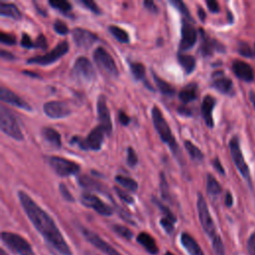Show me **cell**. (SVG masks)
I'll return each instance as SVG.
<instances>
[{
  "label": "cell",
  "instance_id": "22",
  "mask_svg": "<svg viewBox=\"0 0 255 255\" xmlns=\"http://www.w3.org/2000/svg\"><path fill=\"white\" fill-rule=\"evenodd\" d=\"M180 243L183 248L187 251L189 255H204L200 246L195 241V239L186 232L181 233L180 235Z\"/></svg>",
  "mask_w": 255,
  "mask_h": 255
},
{
  "label": "cell",
  "instance_id": "18",
  "mask_svg": "<svg viewBox=\"0 0 255 255\" xmlns=\"http://www.w3.org/2000/svg\"><path fill=\"white\" fill-rule=\"evenodd\" d=\"M211 85L222 94H231L233 90L232 81L227 78L222 71H215L211 76Z\"/></svg>",
  "mask_w": 255,
  "mask_h": 255
},
{
  "label": "cell",
  "instance_id": "14",
  "mask_svg": "<svg viewBox=\"0 0 255 255\" xmlns=\"http://www.w3.org/2000/svg\"><path fill=\"white\" fill-rule=\"evenodd\" d=\"M43 110L46 116L52 119H62L71 115V109L67 104L60 101H50L44 104Z\"/></svg>",
  "mask_w": 255,
  "mask_h": 255
},
{
  "label": "cell",
  "instance_id": "56",
  "mask_svg": "<svg viewBox=\"0 0 255 255\" xmlns=\"http://www.w3.org/2000/svg\"><path fill=\"white\" fill-rule=\"evenodd\" d=\"M0 56H1L2 59H6V60H13L15 58L12 53H10L8 51H5L4 49H2L0 51Z\"/></svg>",
  "mask_w": 255,
  "mask_h": 255
},
{
  "label": "cell",
  "instance_id": "29",
  "mask_svg": "<svg viewBox=\"0 0 255 255\" xmlns=\"http://www.w3.org/2000/svg\"><path fill=\"white\" fill-rule=\"evenodd\" d=\"M177 60L178 63L180 64L181 68L184 70L186 74H190L194 68H195V59L191 55L183 54V53H178L177 54Z\"/></svg>",
  "mask_w": 255,
  "mask_h": 255
},
{
  "label": "cell",
  "instance_id": "58",
  "mask_svg": "<svg viewBox=\"0 0 255 255\" xmlns=\"http://www.w3.org/2000/svg\"><path fill=\"white\" fill-rule=\"evenodd\" d=\"M178 113L181 114V115H183V116H190V115H191L190 110H189V109H186V108H184V107L178 108Z\"/></svg>",
  "mask_w": 255,
  "mask_h": 255
},
{
  "label": "cell",
  "instance_id": "6",
  "mask_svg": "<svg viewBox=\"0 0 255 255\" xmlns=\"http://www.w3.org/2000/svg\"><path fill=\"white\" fill-rule=\"evenodd\" d=\"M72 76L80 83H90L95 79V69L86 57H78L72 68Z\"/></svg>",
  "mask_w": 255,
  "mask_h": 255
},
{
  "label": "cell",
  "instance_id": "5",
  "mask_svg": "<svg viewBox=\"0 0 255 255\" xmlns=\"http://www.w3.org/2000/svg\"><path fill=\"white\" fill-rule=\"evenodd\" d=\"M197 211L204 232L211 238V240L218 237L219 235L216 233V228L212 220V217L209 213L206 201L200 192L197 193Z\"/></svg>",
  "mask_w": 255,
  "mask_h": 255
},
{
  "label": "cell",
  "instance_id": "11",
  "mask_svg": "<svg viewBox=\"0 0 255 255\" xmlns=\"http://www.w3.org/2000/svg\"><path fill=\"white\" fill-rule=\"evenodd\" d=\"M69 50V44L67 41L60 42L52 51L45 55L36 56L33 58L28 59L29 64H38V65H49L60 59L62 56H64Z\"/></svg>",
  "mask_w": 255,
  "mask_h": 255
},
{
  "label": "cell",
  "instance_id": "52",
  "mask_svg": "<svg viewBox=\"0 0 255 255\" xmlns=\"http://www.w3.org/2000/svg\"><path fill=\"white\" fill-rule=\"evenodd\" d=\"M206 5H207L209 11H211L213 13H217L219 11V5L214 0H207L206 1Z\"/></svg>",
  "mask_w": 255,
  "mask_h": 255
},
{
  "label": "cell",
  "instance_id": "15",
  "mask_svg": "<svg viewBox=\"0 0 255 255\" xmlns=\"http://www.w3.org/2000/svg\"><path fill=\"white\" fill-rule=\"evenodd\" d=\"M197 39V32L194 26L186 19L182 21L181 26V37L179 42L180 50H188L190 49L196 42Z\"/></svg>",
  "mask_w": 255,
  "mask_h": 255
},
{
  "label": "cell",
  "instance_id": "24",
  "mask_svg": "<svg viewBox=\"0 0 255 255\" xmlns=\"http://www.w3.org/2000/svg\"><path fill=\"white\" fill-rule=\"evenodd\" d=\"M136 241L150 254H157L158 247L155 240L146 232H141L137 235Z\"/></svg>",
  "mask_w": 255,
  "mask_h": 255
},
{
  "label": "cell",
  "instance_id": "62",
  "mask_svg": "<svg viewBox=\"0 0 255 255\" xmlns=\"http://www.w3.org/2000/svg\"><path fill=\"white\" fill-rule=\"evenodd\" d=\"M0 255H8V254H6L3 249H1V250H0Z\"/></svg>",
  "mask_w": 255,
  "mask_h": 255
},
{
  "label": "cell",
  "instance_id": "34",
  "mask_svg": "<svg viewBox=\"0 0 255 255\" xmlns=\"http://www.w3.org/2000/svg\"><path fill=\"white\" fill-rule=\"evenodd\" d=\"M206 188H207V192L212 196H216V195L220 194L221 190H222L218 181L211 174H207Z\"/></svg>",
  "mask_w": 255,
  "mask_h": 255
},
{
  "label": "cell",
  "instance_id": "57",
  "mask_svg": "<svg viewBox=\"0 0 255 255\" xmlns=\"http://www.w3.org/2000/svg\"><path fill=\"white\" fill-rule=\"evenodd\" d=\"M232 204H233L232 195H231V193H230L229 191H227V192H226V195H225V205H226L227 207H230V206H232Z\"/></svg>",
  "mask_w": 255,
  "mask_h": 255
},
{
  "label": "cell",
  "instance_id": "35",
  "mask_svg": "<svg viewBox=\"0 0 255 255\" xmlns=\"http://www.w3.org/2000/svg\"><path fill=\"white\" fill-rule=\"evenodd\" d=\"M129 70L131 72L132 77L136 81H140L145 76V68L141 63L137 62H129Z\"/></svg>",
  "mask_w": 255,
  "mask_h": 255
},
{
  "label": "cell",
  "instance_id": "51",
  "mask_svg": "<svg viewBox=\"0 0 255 255\" xmlns=\"http://www.w3.org/2000/svg\"><path fill=\"white\" fill-rule=\"evenodd\" d=\"M160 189H161L162 196L164 198H168V186H167V183H166L163 173L160 174Z\"/></svg>",
  "mask_w": 255,
  "mask_h": 255
},
{
  "label": "cell",
  "instance_id": "36",
  "mask_svg": "<svg viewBox=\"0 0 255 255\" xmlns=\"http://www.w3.org/2000/svg\"><path fill=\"white\" fill-rule=\"evenodd\" d=\"M49 4L53 8H55L63 13H67L72 10V5L66 0H50Z\"/></svg>",
  "mask_w": 255,
  "mask_h": 255
},
{
  "label": "cell",
  "instance_id": "3",
  "mask_svg": "<svg viewBox=\"0 0 255 255\" xmlns=\"http://www.w3.org/2000/svg\"><path fill=\"white\" fill-rule=\"evenodd\" d=\"M0 128L4 133L14 139L22 140L24 138L15 116L3 105L0 106Z\"/></svg>",
  "mask_w": 255,
  "mask_h": 255
},
{
  "label": "cell",
  "instance_id": "55",
  "mask_svg": "<svg viewBox=\"0 0 255 255\" xmlns=\"http://www.w3.org/2000/svg\"><path fill=\"white\" fill-rule=\"evenodd\" d=\"M212 164H213L214 168H215L219 173H221V174H225L224 168H223V166H222V164H221L220 160H219L217 157H215V158L212 160Z\"/></svg>",
  "mask_w": 255,
  "mask_h": 255
},
{
  "label": "cell",
  "instance_id": "53",
  "mask_svg": "<svg viewBox=\"0 0 255 255\" xmlns=\"http://www.w3.org/2000/svg\"><path fill=\"white\" fill-rule=\"evenodd\" d=\"M119 122L123 126H128L129 123V117L124 111H120L119 112Z\"/></svg>",
  "mask_w": 255,
  "mask_h": 255
},
{
  "label": "cell",
  "instance_id": "42",
  "mask_svg": "<svg viewBox=\"0 0 255 255\" xmlns=\"http://www.w3.org/2000/svg\"><path fill=\"white\" fill-rule=\"evenodd\" d=\"M54 30L60 35H66L69 33V28L67 24L61 20H56L54 23Z\"/></svg>",
  "mask_w": 255,
  "mask_h": 255
},
{
  "label": "cell",
  "instance_id": "21",
  "mask_svg": "<svg viewBox=\"0 0 255 255\" xmlns=\"http://www.w3.org/2000/svg\"><path fill=\"white\" fill-rule=\"evenodd\" d=\"M214 106H215V99L210 95L205 96L201 105V114L205 121V124L209 128H212L214 126L213 117H212V110Z\"/></svg>",
  "mask_w": 255,
  "mask_h": 255
},
{
  "label": "cell",
  "instance_id": "30",
  "mask_svg": "<svg viewBox=\"0 0 255 255\" xmlns=\"http://www.w3.org/2000/svg\"><path fill=\"white\" fill-rule=\"evenodd\" d=\"M109 31L121 43H128L129 36L127 33V31L124 30L123 28L116 25H111L109 26Z\"/></svg>",
  "mask_w": 255,
  "mask_h": 255
},
{
  "label": "cell",
  "instance_id": "37",
  "mask_svg": "<svg viewBox=\"0 0 255 255\" xmlns=\"http://www.w3.org/2000/svg\"><path fill=\"white\" fill-rule=\"evenodd\" d=\"M113 230L121 237L127 239V240H130L133 237V233L131 232L130 229H128L126 226L120 225V224H115L113 225Z\"/></svg>",
  "mask_w": 255,
  "mask_h": 255
},
{
  "label": "cell",
  "instance_id": "33",
  "mask_svg": "<svg viewBox=\"0 0 255 255\" xmlns=\"http://www.w3.org/2000/svg\"><path fill=\"white\" fill-rule=\"evenodd\" d=\"M116 181L121 184L122 186H124L125 188L132 191V192H135L136 189H137V183L135 180H133L132 178L130 177H128V176H124V175H121V174H118L116 176Z\"/></svg>",
  "mask_w": 255,
  "mask_h": 255
},
{
  "label": "cell",
  "instance_id": "26",
  "mask_svg": "<svg viewBox=\"0 0 255 255\" xmlns=\"http://www.w3.org/2000/svg\"><path fill=\"white\" fill-rule=\"evenodd\" d=\"M42 135L44 139L49 142L54 147H60L61 146V135L60 133L54 129L53 128L46 127L42 129Z\"/></svg>",
  "mask_w": 255,
  "mask_h": 255
},
{
  "label": "cell",
  "instance_id": "32",
  "mask_svg": "<svg viewBox=\"0 0 255 255\" xmlns=\"http://www.w3.org/2000/svg\"><path fill=\"white\" fill-rule=\"evenodd\" d=\"M184 146H185V148H186V150H187L189 156H190L193 160H195V161H201V160L203 159L204 155H203L202 151H201L195 144H193L191 141L185 140Z\"/></svg>",
  "mask_w": 255,
  "mask_h": 255
},
{
  "label": "cell",
  "instance_id": "19",
  "mask_svg": "<svg viewBox=\"0 0 255 255\" xmlns=\"http://www.w3.org/2000/svg\"><path fill=\"white\" fill-rule=\"evenodd\" d=\"M0 99L2 102L10 104L12 106H15L17 108L26 110V111H32L31 106L25 102L23 99H21L19 96H17L15 93L10 91L9 89L5 87L0 88Z\"/></svg>",
  "mask_w": 255,
  "mask_h": 255
},
{
  "label": "cell",
  "instance_id": "7",
  "mask_svg": "<svg viewBox=\"0 0 255 255\" xmlns=\"http://www.w3.org/2000/svg\"><path fill=\"white\" fill-rule=\"evenodd\" d=\"M106 133L105 129L101 127L98 126L94 128L88 134L86 138H81L79 136H75L72 138L71 142H77L79 146L84 149H92V150H99L102 147V143L104 140V134Z\"/></svg>",
  "mask_w": 255,
  "mask_h": 255
},
{
  "label": "cell",
  "instance_id": "2",
  "mask_svg": "<svg viewBox=\"0 0 255 255\" xmlns=\"http://www.w3.org/2000/svg\"><path fill=\"white\" fill-rule=\"evenodd\" d=\"M151 118H152L153 126H154L156 131L158 132L161 140L169 146L173 155L177 156L179 154V146H178V144L171 132V129H170L166 120L164 119L161 111L156 106H153L151 109Z\"/></svg>",
  "mask_w": 255,
  "mask_h": 255
},
{
  "label": "cell",
  "instance_id": "50",
  "mask_svg": "<svg viewBox=\"0 0 255 255\" xmlns=\"http://www.w3.org/2000/svg\"><path fill=\"white\" fill-rule=\"evenodd\" d=\"M35 48H38V49H43L45 50L47 47H48V44H47V41H46V38L44 35H39L35 41Z\"/></svg>",
  "mask_w": 255,
  "mask_h": 255
},
{
  "label": "cell",
  "instance_id": "61",
  "mask_svg": "<svg viewBox=\"0 0 255 255\" xmlns=\"http://www.w3.org/2000/svg\"><path fill=\"white\" fill-rule=\"evenodd\" d=\"M23 74H25V75H29V76H33V77H39L37 74L29 73V71H23Z\"/></svg>",
  "mask_w": 255,
  "mask_h": 255
},
{
  "label": "cell",
  "instance_id": "13",
  "mask_svg": "<svg viewBox=\"0 0 255 255\" xmlns=\"http://www.w3.org/2000/svg\"><path fill=\"white\" fill-rule=\"evenodd\" d=\"M81 202L95 211H97L99 214L104 215V216H110L113 214V209L111 206H109L107 203L102 201L98 196L89 193V192H84L81 195Z\"/></svg>",
  "mask_w": 255,
  "mask_h": 255
},
{
  "label": "cell",
  "instance_id": "31",
  "mask_svg": "<svg viewBox=\"0 0 255 255\" xmlns=\"http://www.w3.org/2000/svg\"><path fill=\"white\" fill-rule=\"evenodd\" d=\"M153 80L161 94L166 95V96H171L174 94V89L167 82H165L164 80H162L161 78L156 76L154 73H153Z\"/></svg>",
  "mask_w": 255,
  "mask_h": 255
},
{
  "label": "cell",
  "instance_id": "12",
  "mask_svg": "<svg viewBox=\"0 0 255 255\" xmlns=\"http://www.w3.org/2000/svg\"><path fill=\"white\" fill-rule=\"evenodd\" d=\"M80 230H81L82 235L85 237V239L87 241H89L93 246H95L97 249H99L106 255H122L119 251H117L113 246H111L108 242H106L104 239H102L94 231H92L88 228H85V227H81Z\"/></svg>",
  "mask_w": 255,
  "mask_h": 255
},
{
  "label": "cell",
  "instance_id": "16",
  "mask_svg": "<svg viewBox=\"0 0 255 255\" xmlns=\"http://www.w3.org/2000/svg\"><path fill=\"white\" fill-rule=\"evenodd\" d=\"M97 112L98 119L100 121V126L105 129L106 134L110 135L112 132V121L110 117V111L107 106L106 97L104 95H100L97 101Z\"/></svg>",
  "mask_w": 255,
  "mask_h": 255
},
{
  "label": "cell",
  "instance_id": "41",
  "mask_svg": "<svg viewBox=\"0 0 255 255\" xmlns=\"http://www.w3.org/2000/svg\"><path fill=\"white\" fill-rule=\"evenodd\" d=\"M170 4H172L183 16H185L187 19L190 20V16H189L188 9H187L186 5H185L182 1H179V0H172V1H170Z\"/></svg>",
  "mask_w": 255,
  "mask_h": 255
},
{
  "label": "cell",
  "instance_id": "44",
  "mask_svg": "<svg viewBox=\"0 0 255 255\" xmlns=\"http://www.w3.org/2000/svg\"><path fill=\"white\" fill-rule=\"evenodd\" d=\"M114 189H115V191H116V193L119 195V197L122 199V200H124L125 202H127V203H132L133 202V198L128 193V192H126V191H124V190H122V189H120L119 187H117V186H115L114 187Z\"/></svg>",
  "mask_w": 255,
  "mask_h": 255
},
{
  "label": "cell",
  "instance_id": "40",
  "mask_svg": "<svg viewBox=\"0 0 255 255\" xmlns=\"http://www.w3.org/2000/svg\"><path fill=\"white\" fill-rule=\"evenodd\" d=\"M79 3H81L85 8L89 9L93 13H96V14H101L102 13L100 7L96 4V2H94L92 0H79Z\"/></svg>",
  "mask_w": 255,
  "mask_h": 255
},
{
  "label": "cell",
  "instance_id": "46",
  "mask_svg": "<svg viewBox=\"0 0 255 255\" xmlns=\"http://www.w3.org/2000/svg\"><path fill=\"white\" fill-rule=\"evenodd\" d=\"M160 225L162 226V228L167 232L170 233L173 230V225H174V221L166 218V217H161L160 219Z\"/></svg>",
  "mask_w": 255,
  "mask_h": 255
},
{
  "label": "cell",
  "instance_id": "59",
  "mask_svg": "<svg viewBox=\"0 0 255 255\" xmlns=\"http://www.w3.org/2000/svg\"><path fill=\"white\" fill-rule=\"evenodd\" d=\"M197 12H198V16H199L200 20H201V21H204V20H205V12H204V10L202 9V7L199 6Z\"/></svg>",
  "mask_w": 255,
  "mask_h": 255
},
{
  "label": "cell",
  "instance_id": "60",
  "mask_svg": "<svg viewBox=\"0 0 255 255\" xmlns=\"http://www.w3.org/2000/svg\"><path fill=\"white\" fill-rule=\"evenodd\" d=\"M249 96H250V101L252 102L253 107H254V109H255V93L251 91V92L249 93Z\"/></svg>",
  "mask_w": 255,
  "mask_h": 255
},
{
  "label": "cell",
  "instance_id": "54",
  "mask_svg": "<svg viewBox=\"0 0 255 255\" xmlns=\"http://www.w3.org/2000/svg\"><path fill=\"white\" fill-rule=\"evenodd\" d=\"M143 6L147 9V10H149L150 12H153V13H156L157 11H158V9H157V7H156V5L154 4V2L153 1H150V0H145L144 2H143Z\"/></svg>",
  "mask_w": 255,
  "mask_h": 255
},
{
  "label": "cell",
  "instance_id": "9",
  "mask_svg": "<svg viewBox=\"0 0 255 255\" xmlns=\"http://www.w3.org/2000/svg\"><path fill=\"white\" fill-rule=\"evenodd\" d=\"M94 61L97 66L108 75L112 77H117L119 75V70L114 58L105 48L98 47L94 51Z\"/></svg>",
  "mask_w": 255,
  "mask_h": 255
},
{
  "label": "cell",
  "instance_id": "20",
  "mask_svg": "<svg viewBox=\"0 0 255 255\" xmlns=\"http://www.w3.org/2000/svg\"><path fill=\"white\" fill-rule=\"evenodd\" d=\"M232 70L235 76L245 82H251L254 79L253 69L249 64L241 60H235L232 63Z\"/></svg>",
  "mask_w": 255,
  "mask_h": 255
},
{
  "label": "cell",
  "instance_id": "4",
  "mask_svg": "<svg viewBox=\"0 0 255 255\" xmlns=\"http://www.w3.org/2000/svg\"><path fill=\"white\" fill-rule=\"evenodd\" d=\"M1 239L10 250L19 255H35L29 242L19 234L3 231L1 233Z\"/></svg>",
  "mask_w": 255,
  "mask_h": 255
},
{
  "label": "cell",
  "instance_id": "38",
  "mask_svg": "<svg viewBox=\"0 0 255 255\" xmlns=\"http://www.w3.org/2000/svg\"><path fill=\"white\" fill-rule=\"evenodd\" d=\"M237 50H238V53L241 55V56H244V57H253L254 56V52L252 51L251 47L246 43V42H239L238 44V47H237Z\"/></svg>",
  "mask_w": 255,
  "mask_h": 255
},
{
  "label": "cell",
  "instance_id": "45",
  "mask_svg": "<svg viewBox=\"0 0 255 255\" xmlns=\"http://www.w3.org/2000/svg\"><path fill=\"white\" fill-rule=\"evenodd\" d=\"M0 41H1V43L6 44V45H13L16 43L15 37L13 35L6 34L5 32L0 33Z\"/></svg>",
  "mask_w": 255,
  "mask_h": 255
},
{
  "label": "cell",
  "instance_id": "25",
  "mask_svg": "<svg viewBox=\"0 0 255 255\" xmlns=\"http://www.w3.org/2000/svg\"><path fill=\"white\" fill-rule=\"evenodd\" d=\"M78 182L79 184L88 189V190H96L99 192H106L105 191V186H103L99 181L91 178L90 176L87 175H81L80 177H78Z\"/></svg>",
  "mask_w": 255,
  "mask_h": 255
},
{
  "label": "cell",
  "instance_id": "47",
  "mask_svg": "<svg viewBox=\"0 0 255 255\" xmlns=\"http://www.w3.org/2000/svg\"><path fill=\"white\" fill-rule=\"evenodd\" d=\"M59 188H60V192H61V194H62V196H63V198H64L65 200L70 201V202H73V201L75 200L74 197H73V195L69 192L67 186H66L64 183H60Z\"/></svg>",
  "mask_w": 255,
  "mask_h": 255
},
{
  "label": "cell",
  "instance_id": "8",
  "mask_svg": "<svg viewBox=\"0 0 255 255\" xmlns=\"http://www.w3.org/2000/svg\"><path fill=\"white\" fill-rule=\"evenodd\" d=\"M47 161L50 166L55 170V172L60 176H70L76 174L80 171V165L75 161L61 156H48Z\"/></svg>",
  "mask_w": 255,
  "mask_h": 255
},
{
  "label": "cell",
  "instance_id": "43",
  "mask_svg": "<svg viewBox=\"0 0 255 255\" xmlns=\"http://www.w3.org/2000/svg\"><path fill=\"white\" fill-rule=\"evenodd\" d=\"M127 163L130 166L133 167L137 163V155L135 151L133 150L132 147L128 146V156H127Z\"/></svg>",
  "mask_w": 255,
  "mask_h": 255
},
{
  "label": "cell",
  "instance_id": "17",
  "mask_svg": "<svg viewBox=\"0 0 255 255\" xmlns=\"http://www.w3.org/2000/svg\"><path fill=\"white\" fill-rule=\"evenodd\" d=\"M72 37L79 48L87 49L90 48L98 39L97 35L92 31L83 29V28H75L72 30Z\"/></svg>",
  "mask_w": 255,
  "mask_h": 255
},
{
  "label": "cell",
  "instance_id": "27",
  "mask_svg": "<svg viewBox=\"0 0 255 255\" xmlns=\"http://www.w3.org/2000/svg\"><path fill=\"white\" fill-rule=\"evenodd\" d=\"M196 91H197V86L194 83L186 85L180 92H179V100L183 104H188L191 101L196 99Z\"/></svg>",
  "mask_w": 255,
  "mask_h": 255
},
{
  "label": "cell",
  "instance_id": "64",
  "mask_svg": "<svg viewBox=\"0 0 255 255\" xmlns=\"http://www.w3.org/2000/svg\"><path fill=\"white\" fill-rule=\"evenodd\" d=\"M253 52H254V56H255V44H254V51Z\"/></svg>",
  "mask_w": 255,
  "mask_h": 255
},
{
  "label": "cell",
  "instance_id": "28",
  "mask_svg": "<svg viewBox=\"0 0 255 255\" xmlns=\"http://www.w3.org/2000/svg\"><path fill=\"white\" fill-rule=\"evenodd\" d=\"M0 14L2 16L11 17L13 19H21V12L18 9L16 5L13 3H7V2H1L0 3Z\"/></svg>",
  "mask_w": 255,
  "mask_h": 255
},
{
  "label": "cell",
  "instance_id": "63",
  "mask_svg": "<svg viewBox=\"0 0 255 255\" xmlns=\"http://www.w3.org/2000/svg\"><path fill=\"white\" fill-rule=\"evenodd\" d=\"M164 255H173V254H172V253H171V252H169V251H167V252H166V253H165V254H164Z\"/></svg>",
  "mask_w": 255,
  "mask_h": 255
},
{
  "label": "cell",
  "instance_id": "49",
  "mask_svg": "<svg viewBox=\"0 0 255 255\" xmlns=\"http://www.w3.org/2000/svg\"><path fill=\"white\" fill-rule=\"evenodd\" d=\"M21 46L24 47V48H35V44L32 42L31 38L29 37L28 34L26 33H23L22 34V39H21Z\"/></svg>",
  "mask_w": 255,
  "mask_h": 255
},
{
  "label": "cell",
  "instance_id": "23",
  "mask_svg": "<svg viewBox=\"0 0 255 255\" xmlns=\"http://www.w3.org/2000/svg\"><path fill=\"white\" fill-rule=\"evenodd\" d=\"M214 51H224V46L217 42L214 39H210L208 37H203L202 38V44L200 46V52L204 56H209L211 55Z\"/></svg>",
  "mask_w": 255,
  "mask_h": 255
},
{
  "label": "cell",
  "instance_id": "39",
  "mask_svg": "<svg viewBox=\"0 0 255 255\" xmlns=\"http://www.w3.org/2000/svg\"><path fill=\"white\" fill-rule=\"evenodd\" d=\"M212 248H213L215 255H225L224 245H223V242H222L220 236H218L212 240Z\"/></svg>",
  "mask_w": 255,
  "mask_h": 255
},
{
  "label": "cell",
  "instance_id": "10",
  "mask_svg": "<svg viewBox=\"0 0 255 255\" xmlns=\"http://www.w3.org/2000/svg\"><path fill=\"white\" fill-rule=\"evenodd\" d=\"M229 149H230V153L232 156V159L237 167V169L239 170V172L241 173V175L250 183L251 182V178H250V171H249V167L247 165V163L244 160L240 145H239V139L237 136H233L230 141H229Z\"/></svg>",
  "mask_w": 255,
  "mask_h": 255
},
{
  "label": "cell",
  "instance_id": "48",
  "mask_svg": "<svg viewBox=\"0 0 255 255\" xmlns=\"http://www.w3.org/2000/svg\"><path fill=\"white\" fill-rule=\"evenodd\" d=\"M247 250L249 255H255V232H253L247 241Z\"/></svg>",
  "mask_w": 255,
  "mask_h": 255
},
{
  "label": "cell",
  "instance_id": "1",
  "mask_svg": "<svg viewBox=\"0 0 255 255\" xmlns=\"http://www.w3.org/2000/svg\"><path fill=\"white\" fill-rule=\"evenodd\" d=\"M18 198L28 218L46 242L61 255H73L70 246L63 237L53 218L25 191H18Z\"/></svg>",
  "mask_w": 255,
  "mask_h": 255
}]
</instances>
